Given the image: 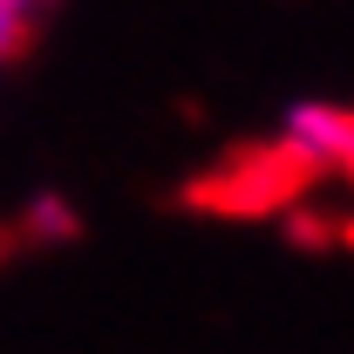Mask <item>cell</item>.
I'll use <instances>...</instances> for the list:
<instances>
[{"label":"cell","mask_w":354,"mask_h":354,"mask_svg":"<svg viewBox=\"0 0 354 354\" xmlns=\"http://www.w3.org/2000/svg\"><path fill=\"white\" fill-rule=\"evenodd\" d=\"M198 198H205V205H218V212H272V205L307 198V171H300L279 143H259V150L232 157V164L198 191Z\"/></svg>","instance_id":"6da1fadb"},{"label":"cell","mask_w":354,"mask_h":354,"mask_svg":"<svg viewBox=\"0 0 354 354\" xmlns=\"http://www.w3.org/2000/svg\"><path fill=\"white\" fill-rule=\"evenodd\" d=\"M272 143H279V150L307 171V184H313V177H341V184H354V109H334V102H300Z\"/></svg>","instance_id":"7a4b0ae2"},{"label":"cell","mask_w":354,"mask_h":354,"mask_svg":"<svg viewBox=\"0 0 354 354\" xmlns=\"http://www.w3.org/2000/svg\"><path fill=\"white\" fill-rule=\"evenodd\" d=\"M21 28H28V14H21V7H7V0H0V62H7V55H14V41H21Z\"/></svg>","instance_id":"3957f363"},{"label":"cell","mask_w":354,"mask_h":354,"mask_svg":"<svg viewBox=\"0 0 354 354\" xmlns=\"http://www.w3.org/2000/svg\"><path fill=\"white\" fill-rule=\"evenodd\" d=\"M7 7H21V14H35V7H41V0H7Z\"/></svg>","instance_id":"277c9868"}]
</instances>
